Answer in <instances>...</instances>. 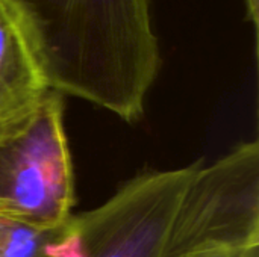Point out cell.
<instances>
[{
  "mask_svg": "<svg viewBox=\"0 0 259 257\" xmlns=\"http://www.w3.org/2000/svg\"><path fill=\"white\" fill-rule=\"evenodd\" d=\"M49 86L141 118L161 70L152 0H0Z\"/></svg>",
  "mask_w": 259,
  "mask_h": 257,
  "instance_id": "obj_1",
  "label": "cell"
},
{
  "mask_svg": "<svg viewBox=\"0 0 259 257\" xmlns=\"http://www.w3.org/2000/svg\"><path fill=\"white\" fill-rule=\"evenodd\" d=\"M202 165L141 173L102 206L71 215L56 257H168L179 206Z\"/></svg>",
  "mask_w": 259,
  "mask_h": 257,
  "instance_id": "obj_2",
  "label": "cell"
},
{
  "mask_svg": "<svg viewBox=\"0 0 259 257\" xmlns=\"http://www.w3.org/2000/svg\"><path fill=\"white\" fill-rule=\"evenodd\" d=\"M74 174L64 129V95L0 135V215L39 226L64 223L74 206Z\"/></svg>",
  "mask_w": 259,
  "mask_h": 257,
  "instance_id": "obj_3",
  "label": "cell"
},
{
  "mask_svg": "<svg viewBox=\"0 0 259 257\" xmlns=\"http://www.w3.org/2000/svg\"><path fill=\"white\" fill-rule=\"evenodd\" d=\"M259 247V144L200 167L179 206L168 257Z\"/></svg>",
  "mask_w": 259,
  "mask_h": 257,
  "instance_id": "obj_4",
  "label": "cell"
},
{
  "mask_svg": "<svg viewBox=\"0 0 259 257\" xmlns=\"http://www.w3.org/2000/svg\"><path fill=\"white\" fill-rule=\"evenodd\" d=\"M50 91L20 27L0 3V135L33 114Z\"/></svg>",
  "mask_w": 259,
  "mask_h": 257,
  "instance_id": "obj_5",
  "label": "cell"
},
{
  "mask_svg": "<svg viewBox=\"0 0 259 257\" xmlns=\"http://www.w3.org/2000/svg\"><path fill=\"white\" fill-rule=\"evenodd\" d=\"M68 218L56 226H39L0 215V257H56Z\"/></svg>",
  "mask_w": 259,
  "mask_h": 257,
  "instance_id": "obj_6",
  "label": "cell"
},
{
  "mask_svg": "<svg viewBox=\"0 0 259 257\" xmlns=\"http://www.w3.org/2000/svg\"><path fill=\"white\" fill-rule=\"evenodd\" d=\"M185 257H259V247H252L246 250H215L203 251Z\"/></svg>",
  "mask_w": 259,
  "mask_h": 257,
  "instance_id": "obj_7",
  "label": "cell"
},
{
  "mask_svg": "<svg viewBox=\"0 0 259 257\" xmlns=\"http://www.w3.org/2000/svg\"><path fill=\"white\" fill-rule=\"evenodd\" d=\"M246 5V15L247 20L255 26L258 30L259 27V0H244Z\"/></svg>",
  "mask_w": 259,
  "mask_h": 257,
  "instance_id": "obj_8",
  "label": "cell"
}]
</instances>
